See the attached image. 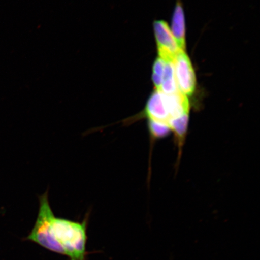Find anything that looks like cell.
Wrapping results in <instances>:
<instances>
[{"mask_svg":"<svg viewBox=\"0 0 260 260\" xmlns=\"http://www.w3.org/2000/svg\"><path fill=\"white\" fill-rule=\"evenodd\" d=\"M154 30L159 57L165 61L173 62L179 53L183 50L178 47L167 22L162 20L155 21Z\"/></svg>","mask_w":260,"mask_h":260,"instance_id":"3957f363","label":"cell"},{"mask_svg":"<svg viewBox=\"0 0 260 260\" xmlns=\"http://www.w3.org/2000/svg\"><path fill=\"white\" fill-rule=\"evenodd\" d=\"M158 90L167 95H172L180 92L175 78L174 63L172 61H165L164 76L160 88Z\"/></svg>","mask_w":260,"mask_h":260,"instance_id":"5b68a950","label":"cell"},{"mask_svg":"<svg viewBox=\"0 0 260 260\" xmlns=\"http://www.w3.org/2000/svg\"><path fill=\"white\" fill-rule=\"evenodd\" d=\"M173 63L179 90L187 97L192 96L196 89L197 79L189 57L184 51H181Z\"/></svg>","mask_w":260,"mask_h":260,"instance_id":"7a4b0ae2","label":"cell"},{"mask_svg":"<svg viewBox=\"0 0 260 260\" xmlns=\"http://www.w3.org/2000/svg\"><path fill=\"white\" fill-rule=\"evenodd\" d=\"M165 67V61L158 57L154 61L153 69H152V79L153 81L155 90L160 88L162 76H164Z\"/></svg>","mask_w":260,"mask_h":260,"instance_id":"52a82bcc","label":"cell"},{"mask_svg":"<svg viewBox=\"0 0 260 260\" xmlns=\"http://www.w3.org/2000/svg\"><path fill=\"white\" fill-rule=\"evenodd\" d=\"M178 47L181 50L186 49V28L183 7L180 1L175 6L172 21V30Z\"/></svg>","mask_w":260,"mask_h":260,"instance_id":"277c9868","label":"cell"},{"mask_svg":"<svg viewBox=\"0 0 260 260\" xmlns=\"http://www.w3.org/2000/svg\"><path fill=\"white\" fill-rule=\"evenodd\" d=\"M148 127L151 142L167 137L172 132L167 123L155 121H148Z\"/></svg>","mask_w":260,"mask_h":260,"instance_id":"8992f818","label":"cell"},{"mask_svg":"<svg viewBox=\"0 0 260 260\" xmlns=\"http://www.w3.org/2000/svg\"><path fill=\"white\" fill-rule=\"evenodd\" d=\"M39 200L37 219L26 240L70 260H86L88 218L79 222L55 216L47 192L41 195Z\"/></svg>","mask_w":260,"mask_h":260,"instance_id":"6da1fadb","label":"cell"}]
</instances>
